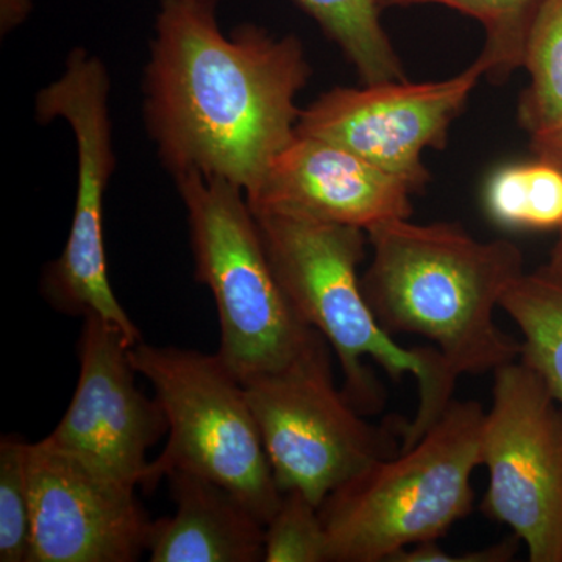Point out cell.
Returning a JSON list of instances; mask_svg holds the SVG:
<instances>
[{
  "instance_id": "1",
  "label": "cell",
  "mask_w": 562,
  "mask_h": 562,
  "mask_svg": "<svg viewBox=\"0 0 562 562\" xmlns=\"http://www.w3.org/2000/svg\"><path fill=\"white\" fill-rule=\"evenodd\" d=\"M213 0H161L144 120L173 177H220L249 194L297 135L312 77L301 40L257 25L222 33Z\"/></svg>"
},
{
  "instance_id": "2",
  "label": "cell",
  "mask_w": 562,
  "mask_h": 562,
  "mask_svg": "<svg viewBox=\"0 0 562 562\" xmlns=\"http://www.w3.org/2000/svg\"><path fill=\"white\" fill-rule=\"evenodd\" d=\"M372 262L362 292L384 330L432 342L458 375L495 372L522 342L495 324V308L524 276L516 244L483 243L449 222L394 220L368 231Z\"/></svg>"
},
{
  "instance_id": "3",
  "label": "cell",
  "mask_w": 562,
  "mask_h": 562,
  "mask_svg": "<svg viewBox=\"0 0 562 562\" xmlns=\"http://www.w3.org/2000/svg\"><path fill=\"white\" fill-rule=\"evenodd\" d=\"M262 243L292 308L333 347L344 375V395L361 414L380 412L382 387L364 358L382 366L392 380L413 375L419 406L403 424L402 450L419 441L452 403L460 379L436 347L398 346L372 312L358 268L368 232L350 225L260 214Z\"/></svg>"
},
{
  "instance_id": "4",
  "label": "cell",
  "mask_w": 562,
  "mask_h": 562,
  "mask_svg": "<svg viewBox=\"0 0 562 562\" xmlns=\"http://www.w3.org/2000/svg\"><path fill=\"white\" fill-rule=\"evenodd\" d=\"M484 413L452 401L419 441L331 492L319 506L330 562H390L468 516Z\"/></svg>"
},
{
  "instance_id": "5",
  "label": "cell",
  "mask_w": 562,
  "mask_h": 562,
  "mask_svg": "<svg viewBox=\"0 0 562 562\" xmlns=\"http://www.w3.org/2000/svg\"><path fill=\"white\" fill-rule=\"evenodd\" d=\"M176 181L188 211L195 280L216 303L217 355L243 384L286 368L321 333L288 301L246 194L231 181L199 172Z\"/></svg>"
},
{
  "instance_id": "6",
  "label": "cell",
  "mask_w": 562,
  "mask_h": 562,
  "mask_svg": "<svg viewBox=\"0 0 562 562\" xmlns=\"http://www.w3.org/2000/svg\"><path fill=\"white\" fill-rule=\"evenodd\" d=\"M131 361L154 386L169 427V441L140 487L151 491L172 472L194 473L227 487L268 524L281 492L244 384L220 355L140 341Z\"/></svg>"
},
{
  "instance_id": "7",
  "label": "cell",
  "mask_w": 562,
  "mask_h": 562,
  "mask_svg": "<svg viewBox=\"0 0 562 562\" xmlns=\"http://www.w3.org/2000/svg\"><path fill=\"white\" fill-rule=\"evenodd\" d=\"M244 390L281 494L302 492L319 508L342 484L401 452L403 425L369 424L336 387L322 335L297 360Z\"/></svg>"
},
{
  "instance_id": "8",
  "label": "cell",
  "mask_w": 562,
  "mask_h": 562,
  "mask_svg": "<svg viewBox=\"0 0 562 562\" xmlns=\"http://www.w3.org/2000/svg\"><path fill=\"white\" fill-rule=\"evenodd\" d=\"M36 116L47 124L65 120L76 135L77 194L68 241L60 258L44 269L41 291L57 312L99 316L121 328L133 344L138 327L124 312L110 284L103 239V202L116 160L105 66L85 49L70 52L60 79L38 92Z\"/></svg>"
},
{
  "instance_id": "9",
  "label": "cell",
  "mask_w": 562,
  "mask_h": 562,
  "mask_svg": "<svg viewBox=\"0 0 562 562\" xmlns=\"http://www.w3.org/2000/svg\"><path fill=\"white\" fill-rule=\"evenodd\" d=\"M490 472L483 512L508 525L532 562H562V406L520 358L494 372L480 435Z\"/></svg>"
},
{
  "instance_id": "10",
  "label": "cell",
  "mask_w": 562,
  "mask_h": 562,
  "mask_svg": "<svg viewBox=\"0 0 562 562\" xmlns=\"http://www.w3.org/2000/svg\"><path fill=\"white\" fill-rule=\"evenodd\" d=\"M484 76L479 57L452 79L335 88L302 110L297 135L344 147L419 192L431 177L424 150L446 147L453 121Z\"/></svg>"
},
{
  "instance_id": "11",
  "label": "cell",
  "mask_w": 562,
  "mask_h": 562,
  "mask_svg": "<svg viewBox=\"0 0 562 562\" xmlns=\"http://www.w3.org/2000/svg\"><path fill=\"white\" fill-rule=\"evenodd\" d=\"M27 468V562H133L147 550L151 520L136 501V486L47 438L29 443Z\"/></svg>"
},
{
  "instance_id": "12",
  "label": "cell",
  "mask_w": 562,
  "mask_h": 562,
  "mask_svg": "<svg viewBox=\"0 0 562 562\" xmlns=\"http://www.w3.org/2000/svg\"><path fill=\"white\" fill-rule=\"evenodd\" d=\"M133 346L116 325L83 317L79 382L68 412L47 439L138 487L150 464L147 453L169 427L157 397H146L136 386Z\"/></svg>"
},
{
  "instance_id": "13",
  "label": "cell",
  "mask_w": 562,
  "mask_h": 562,
  "mask_svg": "<svg viewBox=\"0 0 562 562\" xmlns=\"http://www.w3.org/2000/svg\"><path fill=\"white\" fill-rule=\"evenodd\" d=\"M412 190L397 177L328 140L295 138L246 195L251 213L350 225L409 220Z\"/></svg>"
},
{
  "instance_id": "14",
  "label": "cell",
  "mask_w": 562,
  "mask_h": 562,
  "mask_svg": "<svg viewBox=\"0 0 562 562\" xmlns=\"http://www.w3.org/2000/svg\"><path fill=\"white\" fill-rule=\"evenodd\" d=\"M176 514L151 522V562L265 561L266 525L227 487L190 472L168 475Z\"/></svg>"
},
{
  "instance_id": "15",
  "label": "cell",
  "mask_w": 562,
  "mask_h": 562,
  "mask_svg": "<svg viewBox=\"0 0 562 562\" xmlns=\"http://www.w3.org/2000/svg\"><path fill=\"white\" fill-rule=\"evenodd\" d=\"M220 2V0H213ZM338 44L364 85L406 80L384 31L379 0H294Z\"/></svg>"
},
{
  "instance_id": "16",
  "label": "cell",
  "mask_w": 562,
  "mask_h": 562,
  "mask_svg": "<svg viewBox=\"0 0 562 562\" xmlns=\"http://www.w3.org/2000/svg\"><path fill=\"white\" fill-rule=\"evenodd\" d=\"M522 331V355L562 406V281L539 269L514 281L501 302Z\"/></svg>"
},
{
  "instance_id": "17",
  "label": "cell",
  "mask_w": 562,
  "mask_h": 562,
  "mask_svg": "<svg viewBox=\"0 0 562 562\" xmlns=\"http://www.w3.org/2000/svg\"><path fill=\"white\" fill-rule=\"evenodd\" d=\"M484 203L503 227L561 231L562 168L538 158L497 169L487 181Z\"/></svg>"
},
{
  "instance_id": "18",
  "label": "cell",
  "mask_w": 562,
  "mask_h": 562,
  "mask_svg": "<svg viewBox=\"0 0 562 562\" xmlns=\"http://www.w3.org/2000/svg\"><path fill=\"white\" fill-rule=\"evenodd\" d=\"M530 85L519 99L524 131L538 133L562 120V0H543L525 44Z\"/></svg>"
},
{
  "instance_id": "19",
  "label": "cell",
  "mask_w": 562,
  "mask_h": 562,
  "mask_svg": "<svg viewBox=\"0 0 562 562\" xmlns=\"http://www.w3.org/2000/svg\"><path fill=\"white\" fill-rule=\"evenodd\" d=\"M543 0H379L380 9L397 7H449L473 18L486 32L480 58L486 65V77L492 83H502L524 65L525 44L531 22Z\"/></svg>"
},
{
  "instance_id": "20",
  "label": "cell",
  "mask_w": 562,
  "mask_h": 562,
  "mask_svg": "<svg viewBox=\"0 0 562 562\" xmlns=\"http://www.w3.org/2000/svg\"><path fill=\"white\" fill-rule=\"evenodd\" d=\"M29 442L3 435L0 441V561L27 562L32 502L27 468Z\"/></svg>"
},
{
  "instance_id": "21",
  "label": "cell",
  "mask_w": 562,
  "mask_h": 562,
  "mask_svg": "<svg viewBox=\"0 0 562 562\" xmlns=\"http://www.w3.org/2000/svg\"><path fill=\"white\" fill-rule=\"evenodd\" d=\"M266 562H330V543L319 508L302 492L281 494L265 530Z\"/></svg>"
},
{
  "instance_id": "22",
  "label": "cell",
  "mask_w": 562,
  "mask_h": 562,
  "mask_svg": "<svg viewBox=\"0 0 562 562\" xmlns=\"http://www.w3.org/2000/svg\"><path fill=\"white\" fill-rule=\"evenodd\" d=\"M520 539L516 535L475 552L450 554L443 552L436 541L417 543L394 554L390 562H508L513 560Z\"/></svg>"
},
{
  "instance_id": "23",
  "label": "cell",
  "mask_w": 562,
  "mask_h": 562,
  "mask_svg": "<svg viewBox=\"0 0 562 562\" xmlns=\"http://www.w3.org/2000/svg\"><path fill=\"white\" fill-rule=\"evenodd\" d=\"M530 138L536 158L554 162L562 168V120L547 131L532 133Z\"/></svg>"
},
{
  "instance_id": "24",
  "label": "cell",
  "mask_w": 562,
  "mask_h": 562,
  "mask_svg": "<svg viewBox=\"0 0 562 562\" xmlns=\"http://www.w3.org/2000/svg\"><path fill=\"white\" fill-rule=\"evenodd\" d=\"M33 0H0L2 32L13 31L32 11Z\"/></svg>"
},
{
  "instance_id": "25",
  "label": "cell",
  "mask_w": 562,
  "mask_h": 562,
  "mask_svg": "<svg viewBox=\"0 0 562 562\" xmlns=\"http://www.w3.org/2000/svg\"><path fill=\"white\" fill-rule=\"evenodd\" d=\"M543 272L554 277V279L562 281V228L560 231V238L554 244L552 255H550L549 265L541 268Z\"/></svg>"
}]
</instances>
